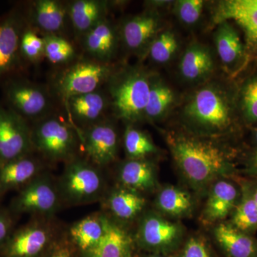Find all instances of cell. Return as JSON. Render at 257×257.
Returning a JSON list of instances; mask_svg holds the SVG:
<instances>
[{
  "label": "cell",
  "instance_id": "obj_16",
  "mask_svg": "<svg viewBox=\"0 0 257 257\" xmlns=\"http://www.w3.org/2000/svg\"><path fill=\"white\" fill-rule=\"evenodd\" d=\"M82 37L84 50L93 60L109 64L119 40V32L110 21L105 19Z\"/></svg>",
  "mask_w": 257,
  "mask_h": 257
},
{
  "label": "cell",
  "instance_id": "obj_38",
  "mask_svg": "<svg viewBox=\"0 0 257 257\" xmlns=\"http://www.w3.org/2000/svg\"><path fill=\"white\" fill-rule=\"evenodd\" d=\"M177 257H215L209 243L200 236H192L184 243Z\"/></svg>",
  "mask_w": 257,
  "mask_h": 257
},
{
  "label": "cell",
  "instance_id": "obj_34",
  "mask_svg": "<svg viewBox=\"0 0 257 257\" xmlns=\"http://www.w3.org/2000/svg\"><path fill=\"white\" fill-rule=\"evenodd\" d=\"M178 48L177 37L172 31L167 30L158 34L154 39L147 53L154 62L167 63L172 60Z\"/></svg>",
  "mask_w": 257,
  "mask_h": 257
},
{
  "label": "cell",
  "instance_id": "obj_1",
  "mask_svg": "<svg viewBox=\"0 0 257 257\" xmlns=\"http://www.w3.org/2000/svg\"><path fill=\"white\" fill-rule=\"evenodd\" d=\"M167 142L176 165L195 188H204L231 171L226 153L212 142L175 133L167 135Z\"/></svg>",
  "mask_w": 257,
  "mask_h": 257
},
{
  "label": "cell",
  "instance_id": "obj_11",
  "mask_svg": "<svg viewBox=\"0 0 257 257\" xmlns=\"http://www.w3.org/2000/svg\"><path fill=\"white\" fill-rule=\"evenodd\" d=\"M11 108L25 119L37 121L47 117L51 106L50 96L41 86L25 80H15L5 88Z\"/></svg>",
  "mask_w": 257,
  "mask_h": 257
},
{
  "label": "cell",
  "instance_id": "obj_14",
  "mask_svg": "<svg viewBox=\"0 0 257 257\" xmlns=\"http://www.w3.org/2000/svg\"><path fill=\"white\" fill-rule=\"evenodd\" d=\"M135 237L118 221L105 215V232L94 248L84 257H134Z\"/></svg>",
  "mask_w": 257,
  "mask_h": 257
},
{
  "label": "cell",
  "instance_id": "obj_22",
  "mask_svg": "<svg viewBox=\"0 0 257 257\" xmlns=\"http://www.w3.org/2000/svg\"><path fill=\"white\" fill-rule=\"evenodd\" d=\"M214 67L210 50L199 43L192 44L186 50L179 64L181 75L189 82H199L207 78Z\"/></svg>",
  "mask_w": 257,
  "mask_h": 257
},
{
  "label": "cell",
  "instance_id": "obj_17",
  "mask_svg": "<svg viewBox=\"0 0 257 257\" xmlns=\"http://www.w3.org/2000/svg\"><path fill=\"white\" fill-rule=\"evenodd\" d=\"M214 237L225 257H257V239L231 224H218Z\"/></svg>",
  "mask_w": 257,
  "mask_h": 257
},
{
  "label": "cell",
  "instance_id": "obj_46",
  "mask_svg": "<svg viewBox=\"0 0 257 257\" xmlns=\"http://www.w3.org/2000/svg\"><path fill=\"white\" fill-rule=\"evenodd\" d=\"M0 197H1V195H0Z\"/></svg>",
  "mask_w": 257,
  "mask_h": 257
},
{
  "label": "cell",
  "instance_id": "obj_2",
  "mask_svg": "<svg viewBox=\"0 0 257 257\" xmlns=\"http://www.w3.org/2000/svg\"><path fill=\"white\" fill-rule=\"evenodd\" d=\"M109 84L111 105L116 116L130 124L145 119L150 89V75L138 67L113 72Z\"/></svg>",
  "mask_w": 257,
  "mask_h": 257
},
{
  "label": "cell",
  "instance_id": "obj_35",
  "mask_svg": "<svg viewBox=\"0 0 257 257\" xmlns=\"http://www.w3.org/2000/svg\"><path fill=\"white\" fill-rule=\"evenodd\" d=\"M22 55L32 62H38L45 57V42L43 37L37 35L33 30H24L20 42Z\"/></svg>",
  "mask_w": 257,
  "mask_h": 257
},
{
  "label": "cell",
  "instance_id": "obj_9",
  "mask_svg": "<svg viewBox=\"0 0 257 257\" xmlns=\"http://www.w3.org/2000/svg\"><path fill=\"white\" fill-rule=\"evenodd\" d=\"M33 151L28 121L13 109L0 106V167Z\"/></svg>",
  "mask_w": 257,
  "mask_h": 257
},
{
  "label": "cell",
  "instance_id": "obj_32",
  "mask_svg": "<svg viewBox=\"0 0 257 257\" xmlns=\"http://www.w3.org/2000/svg\"><path fill=\"white\" fill-rule=\"evenodd\" d=\"M124 147L130 160H145L157 152V147L150 137L132 124L125 130Z\"/></svg>",
  "mask_w": 257,
  "mask_h": 257
},
{
  "label": "cell",
  "instance_id": "obj_21",
  "mask_svg": "<svg viewBox=\"0 0 257 257\" xmlns=\"http://www.w3.org/2000/svg\"><path fill=\"white\" fill-rule=\"evenodd\" d=\"M214 19L218 24L235 20L246 32L248 40L257 45V8L246 4L244 0L221 2Z\"/></svg>",
  "mask_w": 257,
  "mask_h": 257
},
{
  "label": "cell",
  "instance_id": "obj_40",
  "mask_svg": "<svg viewBox=\"0 0 257 257\" xmlns=\"http://www.w3.org/2000/svg\"><path fill=\"white\" fill-rule=\"evenodd\" d=\"M46 257H72V254L67 244L60 243L54 246Z\"/></svg>",
  "mask_w": 257,
  "mask_h": 257
},
{
  "label": "cell",
  "instance_id": "obj_6",
  "mask_svg": "<svg viewBox=\"0 0 257 257\" xmlns=\"http://www.w3.org/2000/svg\"><path fill=\"white\" fill-rule=\"evenodd\" d=\"M62 202L57 184L41 174L20 189L9 209L15 216L29 214L47 218L57 212Z\"/></svg>",
  "mask_w": 257,
  "mask_h": 257
},
{
  "label": "cell",
  "instance_id": "obj_45",
  "mask_svg": "<svg viewBox=\"0 0 257 257\" xmlns=\"http://www.w3.org/2000/svg\"><path fill=\"white\" fill-rule=\"evenodd\" d=\"M255 138H256V142H257V130H256V135H255Z\"/></svg>",
  "mask_w": 257,
  "mask_h": 257
},
{
  "label": "cell",
  "instance_id": "obj_37",
  "mask_svg": "<svg viewBox=\"0 0 257 257\" xmlns=\"http://www.w3.org/2000/svg\"><path fill=\"white\" fill-rule=\"evenodd\" d=\"M241 103L246 119L257 121V77L250 80L243 87Z\"/></svg>",
  "mask_w": 257,
  "mask_h": 257
},
{
  "label": "cell",
  "instance_id": "obj_8",
  "mask_svg": "<svg viewBox=\"0 0 257 257\" xmlns=\"http://www.w3.org/2000/svg\"><path fill=\"white\" fill-rule=\"evenodd\" d=\"M183 237V229L156 213H147L140 219L135 242L152 253L170 255L179 248Z\"/></svg>",
  "mask_w": 257,
  "mask_h": 257
},
{
  "label": "cell",
  "instance_id": "obj_27",
  "mask_svg": "<svg viewBox=\"0 0 257 257\" xmlns=\"http://www.w3.org/2000/svg\"><path fill=\"white\" fill-rule=\"evenodd\" d=\"M105 232V214H92L71 226L69 236L74 244L84 253L99 243Z\"/></svg>",
  "mask_w": 257,
  "mask_h": 257
},
{
  "label": "cell",
  "instance_id": "obj_4",
  "mask_svg": "<svg viewBox=\"0 0 257 257\" xmlns=\"http://www.w3.org/2000/svg\"><path fill=\"white\" fill-rule=\"evenodd\" d=\"M57 184L62 201L72 205L97 202L105 188L104 177L97 166L74 157L67 162Z\"/></svg>",
  "mask_w": 257,
  "mask_h": 257
},
{
  "label": "cell",
  "instance_id": "obj_36",
  "mask_svg": "<svg viewBox=\"0 0 257 257\" xmlns=\"http://www.w3.org/2000/svg\"><path fill=\"white\" fill-rule=\"evenodd\" d=\"M204 2L202 0H179L175 2V14L184 25H195L202 15Z\"/></svg>",
  "mask_w": 257,
  "mask_h": 257
},
{
  "label": "cell",
  "instance_id": "obj_42",
  "mask_svg": "<svg viewBox=\"0 0 257 257\" xmlns=\"http://www.w3.org/2000/svg\"><path fill=\"white\" fill-rule=\"evenodd\" d=\"M146 257H169L168 255L159 254V253H152Z\"/></svg>",
  "mask_w": 257,
  "mask_h": 257
},
{
  "label": "cell",
  "instance_id": "obj_25",
  "mask_svg": "<svg viewBox=\"0 0 257 257\" xmlns=\"http://www.w3.org/2000/svg\"><path fill=\"white\" fill-rule=\"evenodd\" d=\"M68 9L57 0H38L33 4L32 18L35 26L45 35H57L65 25Z\"/></svg>",
  "mask_w": 257,
  "mask_h": 257
},
{
  "label": "cell",
  "instance_id": "obj_10",
  "mask_svg": "<svg viewBox=\"0 0 257 257\" xmlns=\"http://www.w3.org/2000/svg\"><path fill=\"white\" fill-rule=\"evenodd\" d=\"M54 234L45 219L30 221L13 231L0 248V257H39L50 247Z\"/></svg>",
  "mask_w": 257,
  "mask_h": 257
},
{
  "label": "cell",
  "instance_id": "obj_7",
  "mask_svg": "<svg viewBox=\"0 0 257 257\" xmlns=\"http://www.w3.org/2000/svg\"><path fill=\"white\" fill-rule=\"evenodd\" d=\"M113 73L110 64L95 60H82L61 74L56 83L57 92L66 101L73 96L96 92Z\"/></svg>",
  "mask_w": 257,
  "mask_h": 257
},
{
  "label": "cell",
  "instance_id": "obj_30",
  "mask_svg": "<svg viewBox=\"0 0 257 257\" xmlns=\"http://www.w3.org/2000/svg\"><path fill=\"white\" fill-rule=\"evenodd\" d=\"M175 94L163 81L150 76V89L145 111V119L157 121L163 117L172 107Z\"/></svg>",
  "mask_w": 257,
  "mask_h": 257
},
{
  "label": "cell",
  "instance_id": "obj_13",
  "mask_svg": "<svg viewBox=\"0 0 257 257\" xmlns=\"http://www.w3.org/2000/svg\"><path fill=\"white\" fill-rule=\"evenodd\" d=\"M160 18L155 12L130 17L123 22L119 36L128 50L138 55L148 52L154 39L158 35Z\"/></svg>",
  "mask_w": 257,
  "mask_h": 257
},
{
  "label": "cell",
  "instance_id": "obj_28",
  "mask_svg": "<svg viewBox=\"0 0 257 257\" xmlns=\"http://www.w3.org/2000/svg\"><path fill=\"white\" fill-rule=\"evenodd\" d=\"M156 206L164 214L184 217L192 214L194 202L188 192L174 186H167L159 192Z\"/></svg>",
  "mask_w": 257,
  "mask_h": 257
},
{
  "label": "cell",
  "instance_id": "obj_39",
  "mask_svg": "<svg viewBox=\"0 0 257 257\" xmlns=\"http://www.w3.org/2000/svg\"><path fill=\"white\" fill-rule=\"evenodd\" d=\"M14 225L15 216L10 209H0V248L15 231Z\"/></svg>",
  "mask_w": 257,
  "mask_h": 257
},
{
  "label": "cell",
  "instance_id": "obj_3",
  "mask_svg": "<svg viewBox=\"0 0 257 257\" xmlns=\"http://www.w3.org/2000/svg\"><path fill=\"white\" fill-rule=\"evenodd\" d=\"M183 116L189 126L199 133L218 135L231 124V106L219 86L208 84L191 96L184 106Z\"/></svg>",
  "mask_w": 257,
  "mask_h": 257
},
{
  "label": "cell",
  "instance_id": "obj_15",
  "mask_svg": "<svg viewBox=\"0 0 257 257\" xmlns=\"http://www.w3.org/2000/svg\"><path fill=\"white\" fill-rule=\"evenodd\" d=\"M41 162L31 154L8 162L0 167V195L22 189L41 175Z\"/></svg>",
  "mask_w": 257,
  "mask_h": 257
},
{
  "label": "cell",
  "instance_id": "obj_19",
  "mask_svg": "<svg viewBox=\"0 0 257 257\" xmlns=\"http://www.w3.org/2000/svg\"><path fill=\"white\" fill-rule=\"evenodd\" d=\"M118 177L121 187L140 193L150 192L157 185L155 165L147 159H128L119 167Z\"/></svg>",
  "mask_w": 257,
  "mask_h": 257
},
{
  "label": "cell",
  "instance_id": "obj_5",
  "mask_svg": "<svg viewBox=\"0 0 257 257\" xmlns=\"http://www.w3.org/2000/svg\"><path fill=\"white\" fill-rule=\"evenodd\" d=\"M32 130L34 150L50 162H69L75 156L77 138L70 125L58 118L37 121Z\"/></svg>",
  "mask_w": 257,
  "mask_h": 257
},
{
  "label": "cell",
  "instance_id": "obj_29",
  "mask_svg": "<svg viewBox=\"0 0 257 257\" xmlns=\"http://www.w3.org/2000/svg\"><path fill=\"white\" fill-rule=\"evenodd\" d=\"M214 42L219 59L226 67L236 63L243 55V46L239 35L227 21L218 24Z\"/></svg>",
  "mask_w": 257,
  "mask_h": 257
},
{
  "label": "cell",
  "instance_id": "obj_31",
  "mask_svg": "<svg viewBox=\"0 0 257 257\" xmlns=\"http://www.w3.org/2000/svg\"><path fill=\"white\" fill-rule=\"evenodd\" d=\"M231 225L246 234L257 230V208L253 192L248 187L243 189L242 196L233 213Z\"/></svg>",
  "mask_w": 257,
  "mask_h": 257
},
{
  "label": "cell",
  "instance_id": "obj_18",
  "mask_svg": "<svg viewBox=\"0 0 257 257\" xmlns=\"http://www.w3.org/2000/svg\"><path fill=\"white\" fill-rule=\"evenodd\" d=\"M238 197L237 189L231 182L223 179L214 182L203 211V219L208 223L225 219L236 207Z\"/></svg>",
  "mask_w": 257,
  "mask_h": 257
},
{
  "label": "cell",
  "instance_id": "obj_12",
  "mask_svg": "<svg viewBox=\"0 0 257 257\" xmlns=\"http://www.w3.org/2000/svg\"><path fill=\"white\" fill-rule=\"evenodd\" d=\"M80 138L84 152L94 165L104 167L116 160L118 136L110 123L100 121L86 126Z\"/></svg>",
  "mask_w": 257,
  "mask_h": 257
},
{
  "label": "cell",
  "instance_id": "obj_44",
  "mask_svg": "<svg viewBox=\"0 0 257 257\" xmlns=\"http://www.w3.org/2000/svg\"><path fill=\"white\" fill-rule=\"evenodd\" d=\"M253 161H254L255 167H256V168L257 169V152H256V154H255L254 158H253Z\"/></svg>",
  "mask_w": 257,
  "mask_h": 257
},
{
  "label": "cell",
  "instance_id": "obj_43",
  "mask_svg": "<svg viewBox=\"0 0 257 257\" xmlns=\"http://www.w3.org/2000/svg\"><path fill=\"white\" fill-rule=\"evenodd\" d=\"M253 199H254L255 203H256L257 208V187L255 189V190L253 192Z\"/></svg>",
  "mask_w": 257,
  "mask_h": 257
},
{
  "label": "cell",
  "instance_id": "obj_20",
  "mask_svg": "<svg viewBox=\"0 0 257 257\" xmlns=\"http://www.w3.org/2000/svg\"><path fill=\"white\" fill-rule=\"evenodd\" d=\"M108 5V2L100 0L72 2L68 8V16L76 33L83 37L105 20Z\"/></svg>",
  "mask_w": 257,
  "mask_h": 257
},
{
  "label": "cell",
  "instance_id": "obj_33",
  "mask_svg": "<svg viewBox=\"0 0 257 257\" xmlns=\"http://www.w3.org/2000/svg\"><path fill=\"white\" fill-rule=\"evenodd\" d=\"M45 57L54 64L68 63L75 55V50L72 44L64 37L57 35H45Z\"/></svg>",
  "mask_w": 257,
  "mask_h": 257
},
{
  "label": "cell",
  "instance_id": "obj_23",
  "mask_svg": "<svg viewBox=\"0 0 257 257\" xmlns=\"http://www.w3.org/2000/svg\"><path fill=\"white\" fill-rule=\"evenodd\" d=\"M146 199L141 193L124 187L113 189L107 197L106 205L115 219L121 221H131L144 210Z\"/></svg>",
  "mask_w": 257,
  "mask_h": 257
},
{
  "label": "cell",
  "instance_id": "obj_24",
  "mask_svg": "<svg viewBox=\"0 0 257 257\" xmlns=\"http://www.w3.org/2000/svg\"><path fill=\"white\" fill-rule=\"evenodd\" d=\"M67 103L73 119L85 127L102 121L107 107L106 96L99 91L73 96Z\"/></svg>",
  "mask_w": 257,
  "mask_h": 257
},
{
  "label": "cell",
  "instance_id": "obj_26",
  "mask_svg": "<svg viewBox=\"0 0 257 257\" xmlns=\"http://www.w3.org/2000/svg\"><path fill=\"white\" fill-rule=\"evenodd\" d=\"M22 34L21 20L17 15L8 17L0 24V76L16 62Z\"/></svg>",
  "mask_w": 257,
  "mask_h": 257
},
{
  "label": "cell",
  "instance_id": "obj_41",
  "mask_svg": "<svg viewBox=\"0 0 257 257\" xmlns=\"http://www.w3.org/2000/svg\"><path fill=\"white\" fill-rule=\"evenodd\" d=\"M245 3L257 8V0H244Z\"/></svg>",
  "mask_w": 257,
  "mask_h": 257
}]
</instances>
